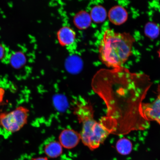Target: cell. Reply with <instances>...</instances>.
<instances>
[{
  "label": "cell",
  "instance_id": "9c48e42d",
  "mask_svg": "<svg viewBox=\"0 0 160 160\" xmlns=\"http://www.w3.org/2000/svg\"><path fill=\"white\" fill-rule=\"evenodd\" d=\"M57 37L60 44L68 47L74 44L76 34L71 28L64 27L58 32Z\"/></svg>",
  "mask_w": 160,
  "mask_h": 160
},
{
  "label": "cell",
  "instance_id": "30bf717a",
  "mask_svg": "<svg viewBox=\"0 0 160 160\" xmlns=\"http://www.w3.org/2000/svg\"><path fill=\"white\" fill-rule=\"evenodd\" d=\"M43 151L48 157L55 158L62 153L63 147L59 142L51 138L45 143Z\"/></svg>",
  "mask_w": 160,
  "mask_h": 160
},
{
  "label": "cell",
  "instance_id": "4fadbf2b",
  "mask_svg": "<svg viewBox=\"0 0 160 160\" xmlns=\"http://www.w3.org/2000/svg\"><path fill=\"white\" fill-rule=\"evenodd\" d=\"M116 149L120 154L128 155L132 149V144L129 140L124 138L118 141L116 144Z\"/></svg>",
  "mask_w": 160,
  "mask_h": 160
},
{
  "label": "cell",
  "instance_id": "8992f818",
  "mask_svg": "<svg viewBox=\"0 0 160 160\" xmlns=\"http://www.w3.org/2000/svg\"><path fill=\"white\" fill-rule=\"evenodd\" d=\"M94 112L91 103L83 99L77 101L74 107L73 113L80 123L94 118Z\"/></svg>",
  "mask_w": 160,
  "mask_h": 160
},
{
  "label": "cell",
  "instance_id": "277c9868",
  "mask_svg": "<svg viewBox=\"0 0 160 160\" xmlns=\"http://www.w3.org/2000/svg\"><path fill=\"white\" fill-rule=\"evenodd\" d=\"M29 110L20 106L8 113H0V125L6 131L15 133L27 124Z\"/></svg>",
  "mask_w": 160,
  "mask_h": 160
},
{
  "label": "cell",
  "instance_id": "5bb4252c",
  "mask_svg": "<svg viewBox=\"0 0 160 160\" xmlns=\"http://www.w3.org/2000/svg\"><path fill=\"white\" fill-rule=\"evenodd\" d=\"M160 28L157 24L149 22L146 24L144 32L147 37L151 39H154L157 38L160 34Z\"/></svg>",
  "mask_w": 160,
  "mask_h": 160
},
{
  "label": "cell",
  "instance_id": "5b68a950",
  "mask_svg": "<svg viewBox=\"0 0 160 160\" xmlns=\"http://www.w3.org/2000/svg\"><path fill=\"white\" fill-rule=\"evenodd\" d=\"M141 113L146 121H155L160 125V100L157 98L152 102H143L141 107Z\"/></svg>",
  "mask_w": 160,
  "mask_h": 160
},
{
  "label": "cell",
  "instance_id": "52a82bcc",
  "mask_svg": "<svg viewBox=\"0 0 160 160\" xmlns=\"http://www.w3.org/2000/svg\"><path fill=\"white\" fill-rule=\"evenodd\" d=\"M81 140L80 134L73 129H65L59 136V142L63 148L67 149L73 148Z\"/></svg>",
  "mask_w": 160,
  "mask_h": 160
},
{
  "label": "cell",
  "instance_id": "d6986e66",
  "mask_svg": "<svg viewBox=\"0 0 160 160\" xmlns=\"http://www.w3.org/2000/svg\"><path fill=\"white\" fill-rule=\"evenodd\" d=\"M158 53L159 57L160 58V48L159 50V51H158Z\"/></svg>",
  "mask_w": 160,
  "mask_h": 160
},
{
  "label": "cell",
  "instance_id": "8fae6325",
  "mask_svg": "<svg viewBox=\"0 0 160 160\" xmlns=\"http://www.w3.org/2000/svg\"><path fill=\"white\" fill-rule=\"evenodd\" d=\"M92 19L90 14L87 12L82 11L76 15L74 19L75 25L78 28L84 29L91 25Z\"/></svg>",
  "mask_w": 160,
  "mask_h": 160
},
{
  "label": "cell",
  "instance_id": "9a60e30c",
  "mask_svg": "<svg viewBox=\"0 0 160 160\" xmlns=\"http://www.w3.org/2000/svg\"><path fill=\"white\" fill-rule=\"evenodd\" d=\"M10 62L12 67L14 68H20L26 62L25 56L21 52H17L12 55Z\"/></svg>",
  "mask_w": 160,
  "mask_h": 160
},
{
  "label": "cell",
  "instance_id": "7c38bea8",
  "mask_svg": "<svg viewBox=\"0 0 160 160\" xmlns=\"http://www.w3.org/2000/svg\"><path fill=\"white\" fill-rule=\"evenodd\" d=\"M92 20L96 23H101L107 17V12L104 8L100 5L96 6L92 9L90 13Z\"/></svg>",
  "mask_w": 160,
  "mask_h": 160
},
{
  "label": "cell",
  "instance_id": "3957f363",
  "mask_svg": "<svg viewBox=\"0 0 160 160\" xmlns=\"http://www.w3.org/2000/svg\"><path fill=\"white\" fill-rule=\"evenodd\" d=\"M80 133L81 140L84 145L91 151L98 148L111 134L105 126L94 118L87 120L82 123Z\"/></svg>",
  "mask_w": 160,
  "mask_h": 160
},
{
  "label": "cell",
  "instance_id": "2e32d148",
  "mask_svg": "<svg viewBox=\"0 0 160 160\" xmlns=\"http://www.w3.org/2000/svg\"><path fill=\"white\" fill-rule=\"evenodd\" d=\"M4 54V49L1 45H0V59L2 58Z\"/></svg>",
  "mask_w": 160,
  "mask_h": 160
},
{
  "label": "cell",
  "instance_id": "ac0fdd59",
  "mask_svg": "<svg viewBox=\"0 0 160 160\" xmlns=\"http://www.w3.org/2000/svg\"><path fill=\"white\" fill-rule=\"evenodd\" d=\"M158 95L157 98L160 100V85L158 86Z\"/></svg>",
  "mask_w": 160,
  "mask_h": 160
},
{
  "label": "cell",
  "instance_id": "ba28073f",
  "mask_svg": "<svg viewBox=\"0 0 160 160\" xmlns=\"http://www.w3.org/2000/svg\"><path fill=\"white\" fill-rule=\"evenodd\" d=\"M109 21L116 25H120L125 23L128 18L127 10L121 6H115L112 7L108 13Z\"/></svg>",
  "mask_w": 160,
  "mask_h": 160
},
{
  "label": "cell",
  "instance_id": "7a4b0ae2",
  "mask_svg": "<svg viewBox=\"0 0 160 160\" xmlns=\"http://www.w3.org/2000/svg\"><path fill=\"white\" fill-rule=\"evenodd\" d=\"M135 42V39L129 33L117 32L113 29H107L99 45L100 60L108 67H122L132 54Z\"/></svg>",
  "mask_w": 160,
  "mask_h": 160
},
{
  "label": "cell",
  "instance_id": "e0dca14e",
  "mask_svg": "<svg viewBox=\"0 0 160 160\" xmlns=\"http://www.w3.org/2000/svg\"><path fill=\"white\" fill-rule=\"evenodd\" d=\"M32 160H48V159L46 157H39L33 158Z\"/></svg>",
  "mask_w": 160,
  "mask_h": 160
},
{
  "label": "cell",
  "instance_id": "6da1fadb",
  "mask_svg": "<svg viewBox=\"0 0 160 160\" xmlns=\"http://www.w3.org/2000/svg\"><path fill=\"white\" fill-rule=\"evenodd\" d=\"M151 85L147 76L122 67L98 72L92 80V88L107 108L100 122L117 135L148 129L150 122L142 116L141 107Z\"/></svg>",
  "mask_w": 160,
  "mask_h": 160
}]
</instances>
